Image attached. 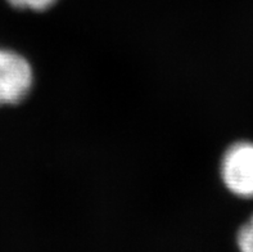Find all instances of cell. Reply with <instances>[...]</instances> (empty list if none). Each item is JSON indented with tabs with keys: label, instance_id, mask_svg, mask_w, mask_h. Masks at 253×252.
<instances>
[{
	"label": "cell",
	"instance_id": "cell-1",
	"mask_svg": "<svg viewBox=\"0 0 253 252\" xmlns=\"http://www.w3.org/2000/svg\"><path fill=\"white\" fill-rule=\"evenodd\" d=\"M221 174L231 193L242 198H253V143L233 144L224 154Z\"/></svg>",
	"mask_w": 253,
	"mask_h": 252
},
{
	"label": "cell",
	"instance_id": "cell-2",
	"mask_svg": "<svg viewBox=\"0 0 253 252\" xmlns=\"http://www.w3.org/2000/svg\"><path fill=\"white\" fill-rule=\"evenodd\" d=\"M32 85L31 66L22 55L0 49V104L18 103Z\"/></svg>",
	"mask_w": 253,
	"mask_h": 252
},
{
	"label": "cell",
	"instance_id": "cell-3",
	"mask_svg": "<svg viewBox=\"0 0 253 252\" xmlns=\"http://www.w3.org/2000/svg\"><path fill=\"white\" fill-rule=\"evenodd\" d=\"M237 243L243 252H253V215L238 232Z\"/></svg>",
	"mask_w": 253,
	"mask_h": 252
},
{
	"label": "cell",
	"instance_id": "cell-4",
	"mask_svg": "<svg viewBox=\"0 0 253 252\" xmlns=\"http://www.w3.org/2000/svg\"><path fill=\"white\" fill-rule=\"evenodd\" d=\"M12 5L17 8H30L34 10L46 9L55 0H8Z\"/></svg>",
	"mask_w": 253,
	"mask_h": 252
}]
</instances>
